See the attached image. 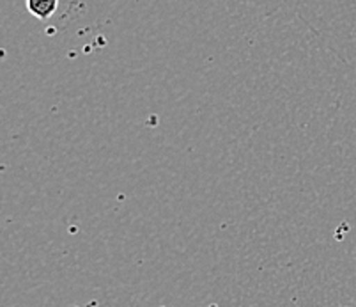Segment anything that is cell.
<instances>
[{"mask_svg":"<svg viewBox=\"0 0 356 307\" xmlns=\"http://www.w3.org/2000/svg\"><path fill=\"white\" fill-rule=\"evenodd\" d=\"M27 9L40 20H47L54 15V11L57 9V2L55 0H29Z\"/></svg>","mask_w":356,"mask_h":307,"instance_id":"obj_1","label":"cell"}]
</instances>
